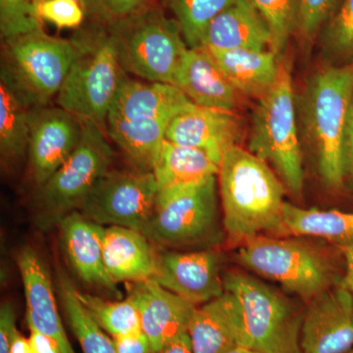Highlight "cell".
<instances>
[{
    "instance_id": "cell-22",
    "label": "cell",
    "mask_w": 353,
    "mask_h": 353,
    "mask_svg": "<svg viewBox=\"0 0 353 353\" xmlns=\"http://www.w3.org/2000/svg\"><path fill=\"white\" fill-rule=\"evenodd\" d=\"M159 255L143 233L128 228H105L104 264L116 284L152 280L157 273Z\"/></svg>"
},
{
    "instance_id": "cell-38",
    "label": "cell",
    "mask_w": 353,
    "mask_h": 353,
    "mask_svg": "<svg viewBox=\"0 0 353 353\" xmlns=\"http://www.w3.org/2000/svg\"><path fill=\"white\" fill-rule=\"evenodd\" d=\"M18 330L11 304H2L0 308V353H10Z\"/></svg>"
},
{
    "instance_id": "cell-1",
    "label": "cell",
    "mask_w": 353,
    "mask_h": 353,
    "mask_svg": "<svg viewBox=\"0 0 353 353\" xmlns=\"http://www.w3.org/2000/svg\"><path fill=\"white\" fill-rule=\"evenodd\" d=\"M217 181L224 227L232 240L243 243L263 234L285 236V185L266 162L233 146L223 155Z\"/></svg>"
},
{
    "instance_id": "cell-4",
    "label": "cell",
    "mask_w": 353,
    "mask_h": 353,
    "mask_svg": "<svg viewBox=\"0 0 353 353\" xmlns=\"http://www.w3.org/2000/svg\"><path fill=\"white\" fill-rule=\"evenodd\" d=\"M78 48L73 39L54 38L43 29L4 39L0 82L26 106H46L57 97Z\"/></svg>"
},
{
    "instance_id": "cell-19",
    "label": "cell",
    "mask_w": 353,
    "mask_h": 353,
    "mask_svg": "<svg viewBox=\"0 0 353 353\" xmlns=\"http://www.w3.org/2000/svg\"><path fill=\"white\" fill-rule=\"evenodd\" d=\"M194 353H228L245 347L243 314L231 292L197 306L189 331Z\"/></svg>"
},
{
    "instance_id": "cell-24",
    "label": "cell",
    "mask_w": 353,
    "mask_h": 353,
    "mask_svg": "<svg viewBox=\"0 0 353 353\" xmlns=\"http://www.w3.org/2000/svg\"><path fill=\"white\" fill-rule=\"evenodd\" d=\"M205 50L241 95L257 101L275 85L280 73V59L270 50Z\"/></svg>"
},
{
    "instance_id": "cell-8",
    "label": "cell",
    "mask_w": 353,
    "mask_h": 353,
    "mask_svg": "<svg viewBox=\"0 0 353 353\" xmlns=\"http://www.w3.org/2000/svg\"><path fill=\"white\" fill-rule=\"evenodd\" d=\"M224 287L240 303L245 347L259 353H301L303 314L285 296L239 270L228 272Z\"/></svg>"
},
{
    "instance_id": "cell-2",
    "label": "cell",
    "mask_w": 353,
    "mask_h": 353,
    "mask_svg": "<svg viewBox=\"0 0 353 353\" xmlns=\"http://www.w3.org/2000/svg\"><path fill=\"white\" fill-rule=\"evenodd\" d=\"M352 101L353 63L316 72L301 101L304 134L319 175L330 188H340L347 172L345 137Z\"/></svg>"
},
{
    "instance_id": "cell-30",
    "label": "cell",
    "mask_w": 353,
    "mask_h": 353,
    "mask_svg": "<svg viewBox=\"0 0 353 353\" xmlns=\"http://www.w3.org/2000/svg\"><path fill=\"white\" fill-rule=\"evenodd\" d=\"M77 294L95 323L112 339L141 332L138 310L128 297L125 301H110L78 290Z\"/></svg>"
},
{
    "instance_id": "cell-13",
    "label": "cell",
    "mask_w": 353,
    "mask_h": 353,
    "mask_svg": "<svg viewBox=\"0 0 353 353\" xmlns=\"http://www.w3.org/2000/svg\"><path fill=\"white\" fill-rule=\"evenodd\" d=\"M301 353H347L353 348V294L340 285L309 301L301 330Z\"/></svg>"
},
{
    "instance_id": "cell-9",
    "label": "cell",
    "mask_w": 353,
    "mask_h": 353,
    "mask_svg": "<svg viewBox=\"0 0 353 353\" xmlns=\"http://www.w3.org/2000/svg\"><path fill=\"white\" fill-rule=\"evenodd\" d=\"M236 259L308 303L333 287L334 270L329 260L303 241L253 236L241 243Z\"/></svg>"
},
{
    "instance_id": "cell-10",
    "label": "cell",
    "mask_w": 353,
    "mask_h": 353,
    "mask_svg": "<svg viewBox=\"0 0 353 353\" xmlns=\"http://www.w3.org/2000/svg\"><path fill=\"white\" fill-rule=\"evenodd\" d=\"M217 176L192 187L158 194L143 234L158 245L185 248L217 236Z\"/></svg>"
},
{
    "instance_id": "cell-21",
    "label": "cell",
    "mask_w": 353,
    "mask_h": 353,
    "mask_svg": "<svg viewBox=\"0 0 353 353\" xmlns=\"http://www.w3.org/2000/svg\"><path fill=\"white\" fill-rule=\"evenodd\" d=\"M190 103L187 95L176 85L141 82L130 78L126 73L111 105L108 123L136 118L172 120Z\"/></svg>"
},
{
    "instance_id": "cell-47",
    "label": "cell",
    "mask_w": 353,
    "mask_h": 353,
    "mask_svg": "<svg viewBox=\"0 0 353 353\" xmlns=\"http://www.w3.org/2000/svg\"><path fill=\"white\" fill-rule=\"evenodd\" d=\"M77 1H80V0H77Z\"/></svg>"
},
{
    "instance_id": "cell-41",
    "label": "cell",
    "mask_w": 353,
    "mask_h": 353,
    "mask_svg": "<svg viewBox=\"0 0 353 353\" xmlns=\"http://www.w3.org/2000/svg\"><path fill=\"white\" fill-rule=\"evenodd\" d=\"M345 157L347 171L353 175V101L350 106L345 137Z\"/></svg>"
},
{
    "instance_id": "cell-26",
    "label": "cell",
    "mask_w": 353,
    "mask_h": 353,
    "mask_svg": "<svg viewBox=\"0 0 353 353\" xmlns=\"http://www.w3.org/2000/svg\"><path fill=\"white\" fill-rule=\"evenodd\" d=\"M171 120L136 118L106 124L109 137L136 170L152 172Z\"/></svg>"
},
{
    "instance_id": "cell-46",
    "label": "cell",
    "mask_w": 353,
    "mask_h": 353,
    "mask_svg": "<svg viewBox=\"0 0 353 353\" xmlns=\"http://www.w3.org/2000/svg\"><path fill=\"white\" fill-rule=\"evenodd\" d=\"M347 353H353V348L352 350H350V352H348Z\"/></svg>"
},
{
    "instance_id": "cell-37",
    "label": "cell",
    "mask_w": 353,
    "mask_h": 353,
    "mask_svg": "<svg viewBox=\"0 0 353 353\" xmlns=\"http://www.w3.org/2000/svg\"><path fill=\"white\" fill-rule=\"evenodd\" d=\"M83 6L106 24L131 17L152 6V0H83Z\"/></svg>"
},
{
    "instance_id": "cell-20",
    "label": "cell",
    "mask_w": 353,
    "mask_h": 353,
    "mask_svg": "<svg viewBox=\"0 0 353 353\" xmlns=\"http://www.w3.org/2000/svg\"><path fill=\"white\" fill-rule=\"evenodd\" d=\"M176 87L201 108L234 112L241 94L228 80L208 51L189 48L176 77Z\"/></svg>"
},
{
    "instance_id": "cell-31",
    "label": "cell",
    "mask_w": 353,
    "mask_h": 353,
    "mask_svg": "<svg viewBox=\"0 0 353 353\" xmlns=\"http://www.w3.org/2000/svg\"><path fill=\"white\" fill-rule=\"evenodd\" d=\"M190 48H199L211 21L234 0H165Z\"/></svg>"
},
{
    "instance_id": "cell-18",
    "label": "cell",
    "mask_w": 353,
    "mask_h": 353,
    "mask_svg": "<svg viewBox=\"0 0 353 353\" xmlns=\"http://www.w3.org/2000/svg\"><path fill=\"white\" fill-rule=\"evenodd\" d=\"M58 226L65 254L77 276L85 284L105 290L119 299L117 284L108 275L104 264L105 228L77 210L65 216Z\"/></svg>"
},
{
    "instance_id": "cell-33",
    "label": "cell",
    "mask_w": 353,
    "mask_h": 353,
    "mask_svg": "<svg viewBox=\"0 0 353 353\" xmlns=\"http://www.w3.org/2000/svg\"><path fill=\"white\" fill-rule=\"evenodd\" d=\"M321 31L323 48L334 65L353 63V0H340Z\"/></svg>"
},
{
    "instance_id": "cell-15",
    "label": "cell",
    "mask_w": 353,
    "mask_h": 353,
    "mask_svg": "<svg viewBox=\"0 0 353 353\" xmlns=\"http://www.w3.org/2000/svg\"><path fill=\"white\" fill-rule=\"evenodd\" d=\"M152 280L196 306L225 292L221 256L213 250L160 254L157 273Z\"/></svg>"
},
{
    "instance_id": "cell-25",
    "label": "cell",
    "mask_w": 353,
    "mask_h": 353,
    "mask_svg": "<svg viewBox=\"0 0 353 353\" xmlns=\"http://www.w3.org/2000/svg\"><path fill=\"white\" fill-rule=\"evenodd\" d=\"M219 165L208 153L165 139L152 173L158 194L199 185L217 176Z\"/></svg>"
},
{
    "instance_id": "cell-36",
    "label": "cell",
    "mask_w": 353,
    "mask_h": 353,
    "mask_svg": "<svg viewBox=\"0 0 353 353\" xmlns=\"http://www.w3.org/2000/svg\"><path fill=\"white\" fill-rule=\"evenodd\" d=\"M39 14L43 21L59 29H76L85 18L83 7L77 0H43Z\"/></svg>"
},
{
    "instance_id": "cell-3",
    "label": "cell",
    "mask_w": 353,
    "mask_h": 353,
    "mask_svg": "<svg viewBox=\"0 0 353 353\" xmlns=\"http://www.w3.org/2000/svg\"><path fill=\"white\" fill-rule=\"evenodd\" d=\"M78 54L57 95L58 106L82 121L106 127L109 111L126 72L106 28L94 26L73 38Z\"/></svg>"
},
{
    "instance_id": "cell-14",
    "label": "cell",
    "mask_w": 353,
    "mask_h": 353,
    "mask_svg": "<svg viewBox=\"0 0 353 353\" xmlns=\"http://www.w3.org/2000/svg\"><path fill=\"white\" fill-rule=\"evenodd\" d=\"M128 284V299L138 310L141 331L150 340L152 352L188 333L197 306L154 280Z\"/></svg>"
},
{
    "instance_id": "cell-5",
    "label": "cell",
    "mask_w": 353,
    "mask_h": 353,
    "mask_svg": "<svg viewBox=\"0 0 353 353\" xmlns=\"http://www.w3.org/2000/svg\"><path fill=\"white\" fill-rule=\"evenodd\" d=\"M118 58L127 74L148 82L176 85L189 46L176 21L150 6L131 17L108 23Z\"/></svg>"
},
{
    "instance_id": "cell-29",
    "label": "cell",
    "mask_w": 353,
    "mask_h": 353,
    "mask_svg": "<svg viewBox=\"0 0 353 353\" xmlns=\"http://www.w3.org/2000/svg\"><path fill=\"white\" fill-rule=\"evenodd\" d=\"M57 290L65 315L83 353H117L109 338L81 303L77 289L64 271H57Z\"/></svg>"
},
{
    "instance_id": "cell-6",
    "label": "cell",
    "mask_w": 353,
    "mask_h": 353,
    "mask_svg": "<svg viewBox=\"0 0 353 353\" xmlns=\"http://www.w3.org/2000/svg\"><path fill=\"white\" fill-rule=\"evenodd\" d=\"M257 101L250 152L272 165L285 188L301 196L304 187L303 152L294 85L287 64L281 63L275 85Z\"/></svg>"
},
{
    "instance_id": "cell-34",
    "label": "cell",
    "mask_w": 353,
    "mask_h": 353,
    "mask_svg": "<svg viewBox=\"0 0 353 353\" xmlns=\"http://www.w3.org/2000/svg\"><path fill=\"white\" fill-rule=\"evenodd\" d=\"M43 0H0L2 41L43 29L39 8Z\"/></svg>"
},
{
    "instance_id": "cell-12",
    "label": "cell",
    "mask_w": 353,
    "mask_h": 353,
    "mask_svg": "<svg viewBox=\"0 0 353 353\" xmlns=\"http://www.w3.org/2000/svg\"><path fill=\"white\" fill-rule=\"evenodd\" d=\"M28 159L37 187L50 180L75 150L83 132V121L61 108L30 109Z\"/></svg>"
},
{
    "instance_id": "cell-11",
    "label": "cell",
    "mask_w": 353,
    "mask_h": 353,
    "mask_svg": "<svg viewBox=\"0 0 353 353\" xmlns=\"http://www.w3.org/2000/svg\"><path fill=\"white\" fill-rule=\"evenodd\" d=\"M158 196L152 172L108 170L99 179L81 210L97 224L143 233Z\"/></svg>"
},
{
    "instance_id": "cell-39",
    "label": "cell",
    "mask_w": 353,
    "mask_h": 353,
    "mask_svg": "<svg viewBox=\"0 0 353 353\" xmlns=\"http://www.w3.org/2000/svg\"><path fill=\"white\" fill-rule=\"evenodd\" d=\"M117 353H152V345L143 331L113 339Z\"/></svg>"
},
{
    "instance_id": "cell-35",
    "label": "cell",
    "mask_w": 353,
    "mask_h": 353,
    "mask_svg": "<svg viewBox=\"0 0 353 353\" xmlns=\"http://www.w3.org/2000/svg\"><path fill=\"white\" fill-rule=\"evenodd\" d=\"M340 0H299L296 32L306 41H312L334 12Z\"/></svg>"
},
{
    "instance_id": "cell-32",
    "label": "cell",
    "mask_w": 353,
    "mask_h": 353,
    "mask_svg": "<svg viewBox=\"0 0 353 353\" xmlns=\"http://www.w3.org/2000/svg\"><path fill=\"white\" fill-rule=\"evenodd\" d=\"M263 18L271 34L270 50L279 59L299 24V0H248Z\"/></svg>"
},
{
    "instance_id": "cell-42",
    "label": "cell",
    "mask_w": 353,
    "mask_h": 353,
    "mask_svg": "<svg viewBox=\"0 0 353 353\" xmlns=\"http://www.w3.org/2000/svg\"><path fill=\"white\" fill-rule=\"evenodd\" d=\"M152 353H194V352H192L189 334L187 333Z\"/></svg>"
},
{
    "instance_id": "cell-28",
    "label": "cell",
    "mask_w": 353,
    "mask_h": 353,
    "mask_svg": "<svg viewBox=\"0 0 353 353\" xmlns=\"http://www.w3.org/2000/svg\"><path fill=\"white\" fill-rule=\"evenodd\" d=\"M30 109L6 83L0 82V157L6 168H14L28 157Z\"/></svg>"
},
{
    "instance_id": "cell-43",
    "label": "cell",
    "mask_w": 353,
    "mask_h": 353,
    "mask_svg": "<svg viewBox=\"0 0 353 353\" xmlns=\"http://www.w3.org/2000/svg\"><path fill=\"white\" fill-rule=\"evenodd\" d=\"M340 248L345 256V266H347L341 285H345L353 294V245L341 246Z\"/></svg>"
},
{
    "instance_id": "cell-7",
    "label": "cell",
    "mask_w": 353,
    "mask_h": 353,
    "mask_svg": "<svg viewBox=\"0 0 353 353\" xmlns=\"http://www.w3.org/2000/svg\"><path fill=\"white\" fill-rule=\"evenodd\" d=\"M113 152L101 127L83 121L80 141L65 163L38 188L36 223L46 230L59 225L65 216L82 208L99 179L112 163Z\"/></svg>"
},
{
    "instance_id": "cell-40",
    "label": "cell",
    "mask_w": 353,
    "mask_h": 353,
    "mask_svg": "<svg viewBox=\"0 0 353 353\" xmlns=\"http://www.w3.org/2000/svg\"><path fill=\"white\" fill-rule=\"evenodd\" d=\"M32 353H61L54 341L37 331H31L29 338Z\"/></svg>"
},
{
    "instance_id": "cell-27",
    "label": "cell",
    "mask_w": 353,
    "mask_h": 353,
    "mask_svg": "<svg viewBox=\"0 0 353 353\" xmlns=\"http://www.w3.org/2000/svg\"><path fill=\"white\" fill-rule=\"evenodd\" d=\"M283 224L285 234L307 236L336 243L353 245V212L301 208L285 202Z\"/></svg>"
},
{
    "instance_id": "cell-23",
    "label": "cell",
    "mask_w": 353,
    "mask_h": 353,
    "mask_svg": "<svg viewBox=\"0 0 353 353\" xmlns=\"http://www.w3.org/2000/svg\"><path fill=\"white\" fill-rule=\"evenodd\" d=\"M270 32L256 9L248 0H234L211 21L199 48L263 50H270Z\"/></svg>"
},
{
    "instance_id": "cell-17",
    "label": "cell",
    "mask_w": 353,
    "mask_h": 353,
    "mask_svg": "<svg viewBox=\"0 0 353 353\" xmlns=\"http://www.w3.org/2000/svg\"><path fill=\"white\" fill-rule=\"evenodd\" d=\"M17 263L24 285L30 331L39 332L54 341L61 353H76L58 312L57 297L46 262L36 250L27 246L18 254Z\"/></svg>"
},
{
    "instance_id": "cell-45",
    "label": "cell",
    "mask_w": 353,
    "mask_h": 353,
    "mask_svg": "<svg viewBox=\"0 0 353 353\" xmlns=\"http://www.w3.org/2000/svg\"><path fill=\"white\" fill-rule=\"evenodd\" d=\"M228 353H259V352H254V350H250V348L239 347L234 348V350H231V352H229Z\"/></svg>"
},
{
    "instance_id": "cell-16",
    "label": "cell",
    "mask_w": 353,
    "mask_h": 353,
    "mask_svg": "<svg viewBox=\"0 0 353 353\" xmlns=\"http://www.w3.org/2000/svg\"><path fill=\"white\" fill-rule=\"evenodd\" d=\"M241 134L243 126L234 112L201 108L192 102L170 121L165 139L201 150L219 165L230 148L240 145Z\"/></svg>"
},
{
    "instance_id": "cell-44",
    "label": "cell",
    "mask_w": 353,
    "mask_h": 353,
    "mask_svg": "<svg viewBox=\"0 0 353 353\" xmlns=\"http://www.w3.org/2000/svg\"><path fill=\"white\" fill-rule=\"evenodd\" d=\"M10 353H32L29 339H26L19 331L16 334Z\"/></svg>"
}]
</instances>
